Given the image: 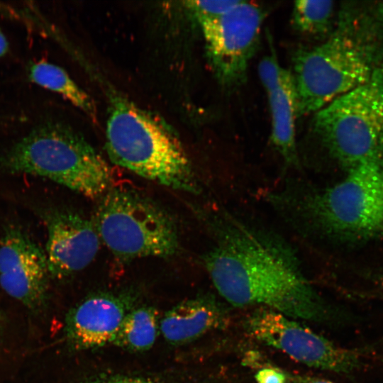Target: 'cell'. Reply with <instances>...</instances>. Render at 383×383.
<instances>
[{
	"label": "cell",
	"instance_id": "obj_7",
	"mask_svg": "<svg viewBox=\"0 0 383 383\" xmlns=\"http://www.w3.org/2000/svg\"><path fill=\"white\" fill-rule=\"evenodd\" d=\"M97 206L99 235L119 260L169 257L179 250L177 226L161 206L138 192L111 188Z\"/></svg>",
	"mask_w": 383,
	"mask_h": 383
},
{
	"label": "cell",
	"instance_id": "obj_20",
	"mask_svg": "<svg viewBox=\"0 0 383 383\" xmlns=\"http://www.w3.org/2000/svg\"><path fill=\"white\" fill-rule=\"evenodd\" d=\"M287 383H333L330 381L313 377H301L294 379L291 381H287Z\"/></svg>",
	"mask_w": 383,
	"mask_h": 383
},
{
	"label": "cell",
	"instance_id": "obj_10",
	"mask_svg": "<svg viewBox=\"0 0 383 383\" xmlns=\"http://www.w3.org/2000/svg\"><path fill=\"white\" fill-rule=\"evenodd\" d=\"M50 276L45 250L17 227L0 238V285L11 297L34 311L47 300Z\"/></svg>",
	"mask_w": 383,
	"mask_h": 383
},
{
	"label": "cell",
	"instance_id": "obj_18",
	"mask_svg": "<svg viewBox=\"0 0 383 383\" xmlns=\"http://www.w3.org/2000/svg\"><path fill=\"white\" fill-rule=\"evenodd\" d=\"M240 1V0L190 1H187V4L194 11L198 21H201L218 17L237 5Z\"/></svg>",
	"mask_w": 383,
	"mask_h": 383
},
{
	"label": "cell",
	"instance_id": "obj_3",
	"mask_svg": "<svg viewBox=\"0 0 383 383\" xmlns=\"http://www.w3.org/2000/svg\"><path fill=\"white\" fill-rule=\"evenodd\" d=\"M111 161L137 175L184 192L196 189L190 160L170 129L123 97L112 98L106 126Z\"/></svg>",
	"mask_w": 383,
	"mask_h": 383
},
{
	"label": "cell",
	"instance_id": "obj_4",
	"mask_svg": "<svg viewBox=\"0 0 383 383\" xmlns=\"http://www.w3.org/2000/svg\"><path fill=\"white\" fill-rule=\"evenodd\" d=\"M0 169L47 178L90 199L112 188L113 172L84 137L62 123H43L0 157Z\"/></svg>",
	"mask_w": 383,
	"mask_h": 383
},
{
	"label": "cell",
	"instance_id": "obj_12",
	"mask_svg": "<svg viewBox=\"0 0 383 383\" xmlns=\"http://www.w3.org/2000/svg\"><path fill=\"white\" fill-rule=\"evenodd\" d=\"M272 50L258 65V73L268 98L272 119V141L286 163L299 165L295 140L296 91L293 74L278 62Z\"/></svg>",
	"mask_w": 383,
	"mask_h": 383
},
{
	"label": "cell",
	"instance_id": "obj_23",
	"mask_svg": "<svg viewBox=\"0 0 383 383\" xmlns=\"http://www.w3.org/2000/svg\"><path fill=\"white\" fill-rule=\"evenodd\" d=\"M377 279H378L379 283L381 284L383 287V273H381L378 276Z\"/></svg>",
	"mask_w": 383,
	"mask_h": 383
},
{
	"label": "cell",
	"instance_id": "obj_6",
	"mask_svg": "<svg viewBox=\"0 0 383 383\" xmlns=\"http://www.w3.org/2000/svg\"><path fill=\"white\" fill-rule=\"evenodd\" d=\"M312 128L347 170L383 160V65L366 82L314 113Z\"/></svg>",
	"mask_w": 383,
	"mask_h": 383
},
{
	"label": "cell",
	"instance_id": "obj_22",
	"mask_svg": "<svg viewBox=\"0 0 383 383\" xmlns=\"http://www.w3.org/2000/svg\"><path fill=\"white\" fill-rule=\"evenodd\" d=\"M111 383H145V382H139V381H120V382H111Z\"/></svg>",
	"mask_w": 383,
	"mask_h": 383
},
{
	"label": "cell",
	"instance_id": "obj_5",
	"mask_svg": "<svg viewBox=\"0 0 383 383\" xmlns=\"http://www.w3.org/2000/svg\"><path fill=\"white\" fill-rule=\"evenodd\" d=\"M296 212L333 240L362 243L383 235V160L361 162L335 184L296 199Z\"/></svg>",
	"mask_w": 383,
	"mask_h": 383
},
{
	"label": "cell",
	"instance_id": "obj_17",
	"mask_svg": "<svg viewBox=\"0 0 383 383\" xmlns=\"http://www.w3.org/2000/svg\"><path fill=\"white\" fill-rule=\"evenodd\" d=\"M334 9L333 1H296L292 14L293 27L301 34L326 39L335 27Z\"/></svg>",
	"mask_w": 383,
	"mask_h": 383
},
{
	"label": "cell",
	"instance_id": "obj_11",
	"mask_svg": "<svg viewBox=\"0 0 383 383\" xmlns=\"http://www.w3.org/2000/svg\"><path fill=\"white\" fill-rule=\"evenodd\" d=\"M44 220L48 233L45 252L50 276L68 277L94 260L100 246L94 221L62 209L49 211Z\"/></svg>",
	"mask_w": 383,
	"mask_h": 383
},
{
	"label": "cell",
	"instance_id": "obj_8",
	"mask_svg": "<svg viewBox=\"0 0 383 383\" xmlns=\"http://www.w3.org/2000/svg\"><path fill=\"white\" fill-rule=\"evenodd\" d=\"M264 9L240 1L223 15L199 21L208 57L218 82L227 88L242 84L260 41Z\"/></svg>",
	"mask_w": 383,
	"mask_h": 383
},
{
	"label": "cell",
	"instance_id": "obj_21",
	"mask_svg": "<svg viewBox=\"0 0 383 383\" xmlns=\"http://www.w3.org/2000/svg\"><path fill=\"white\" fill-rule=\"evenodd\" d=\"M9 50V43L4 33L0 30V57L4 56Z\"/></svg>",
	"mask_w": 383,
	"mask_h": 383
},
{
	"label": "cell",
	"instance_id": "obj_9",
	"mask_svg": "<svg viewBox=\"0 0 383 383\" xmlns=\"http://www.w3.org/2000/svg\"><path fill=\"white\" fill-rule=\"evenodd\" d=\"M246 328L256 340L309 367L345 374L361 365L357 351L337 345L293 318L271 309H257L247 320Z\"/></svg>",
	"mask_w": 383,
	"mask_h": 383
},
{
	"label": "cell",
	"instance_id": "obj_13",
	"mask_svg": "<svg viewBox=\"0 0 383 383\" xmlns=\"http://www.w3.org/2000/svg\"><path fill=\"white\" fill-rule=\"evenodd\" d=\"M120 297L101 293L86 298L68 314L66 335L75 349H88L113 342L126 316Z\"/></svg>",
	"mask_w": 383,
	"mask_h": 383
},
{
	"label": "cell",
	"instance_id": "obj_1",
	"mask_svg": "<svg viewBox=\"0 0 383 383\" xmlns=\"http://www.w3.org/2000/svg\"><path fill=\"white\" fill-rule=\"evenodd\" d=\"M204 263L218 292L233 306H261L293 319L328 318V307L295 257L276 240L233 226Z\"/></svg>",
	"mask_w": 383,
	"mask_h": 383
},
{
	"label": "cell",
	"instance_id": "obj_19",
	"mask_svg": "<svg viewBox=\"0 0 383 383\" xmlns=\"http://www.w3.org/2000/svg\"><path fill=\"white\" fill-rule=\"evenodd\" d=\"M257 383H287L286 375L277 369L264 368L255 374Z\"/></svg>",
	"mask_w": 383,
	"mask_h": 383
},
{
	"label": "cell",
	"instance_id": "obj_14",
	"mask_svg": "<svg viewBox=\"0 0 383 383\" xmlns=\"http://www.w3.org/2000/svg\"><path fill=\"white\" fill-rule=\"evenodd\" d=\"M225 321L221 308L209 298L183 301L167 311L161 320L160 331L172 344L192 341L221 326Z\"/></svg>",
	"mask_w": 383,
	"mask_h": 383
},
{
	"label": "cell",
	"instance_id": "obj_2",
	"mask_svg": "<svg viewBox=\"0 0 383 383\" xmlns=\"http://www.w3.org/2000/svg\"><path fill=\"white\" fill-rule=\"evenodd\" d=\"M297 117L366 82L383 65V1H347L331 33L293 57Z\"/></svg>",
	"mask_w": 383,
	"mask_h": 383
},
{
	"label": "cell",
	"instance_id": "obj_16",
	"mask_svg": "<svg viewBox=\"0 0 383 383\" xmlns=\"http://www.w3.org/2000/svg\"><path fill=\"white\" fill-rule=\"evenodd\" d=\"M159 330L155 309L140 307L126 313L113 343L128 350H146L155 342Z\"/></svg>",
	"mask_w": 383,
	"mask_h": 383
},
{
	"label": "cell",
	"instance_id": "obj_15",
	"mask_svg": "<svg viewBox=\"0 0 383 383\" xmlns=\"http://www.w3.org/2000/svg\"><path fill=\"white\" fill-rule=\"evenodd\" d=\"M28 77L33 83L61 95L93 120L96 108L91 97L82 89L62 67L45 60L31 62Z\"/></svg>",
	"mask_w": 383,
	"mask_h": 383
}]
</instances>
